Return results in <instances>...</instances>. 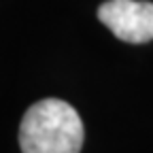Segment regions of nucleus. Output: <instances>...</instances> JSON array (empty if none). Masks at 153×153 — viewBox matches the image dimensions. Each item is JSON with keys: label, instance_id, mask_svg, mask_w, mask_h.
Here are the masks:
<instances>
[{"label": "nucleus", "instance_id": "nucleus-1", "mask_svg": "<svg viewBox=\"0 0 153 153\" xmlns=\"http://www.w3.org/2000/svg\"><path fill=\"white\" fill-rule=\"evenodd\" d=\"M83 121L66 100L45 98L32 104L19 123L22 153H81Z\"/></svg>", "mask_w": 153, "mask_h": 153}, {"label": "nucleus", "instance_id": "nucleus-2", "mask_svg": "<svg viewBox=\"0 0 153 153\" xmlns=\"http://www.w3.org/2000/svg\"><path fill=\"white\" fill-rule=\"evenodd\" d=\"M96 15L123 43L143 45L153 41V2L106 0L98 7Z\"/></svg>", "mask_w": 153, "mask_h": 153}]
</instances>
